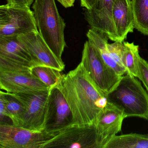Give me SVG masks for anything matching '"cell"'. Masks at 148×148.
Masks as SVG:
<instances>
[{
	"instance_id": "obj_1",
	"label": "cell",
	"mask_w": 148,
	"mask_h": 148,
	"mask_svg": "<svg viewBox=\"0 0 148 148\" xmlns=\"http://www.w3.org/2000/svg\"><path fill=\"white\" fill-rule=\"evenodd\" d=\"M56 86L71 108L73 125L95 124L99 113L108 103L107 95L93 83L81 63L74 70L63 74Z\"/></svg>"
},
{
	"instance_id": "obj_2",
	"label": "cell",
	"mask_w": 148,
	"mask_h": 148,
	"mask_svg": "<svg viewBox=\"0 0 148 148\" xmlns=\"http://www.w3.org/2000/svg\"><path fill=\"white\" fill-rule=\"evenodd\" d=\"M32 8L40 34L57 58L63 61L62 54L66 46L64 33L66 23L55 0H34Z\"/></svg>"
},
{
	"instance_id": "obj_3",
	"label": "cell",
	"mask_w": 148,
	"mask_h": 148,
	"mask_svg": "<svg viewBox=\"0 0 148 148\" xmlns=\"http://www.w3.org/2000/svg\"><path fill=\"white\" fill-rule=\"evenodd\" d=\"M136 77L126 73L107 95L108 102L122 110L125 118L148 120V94Z\"/></svg>"
},
{
	"instance_id": "obj_4",
	"label": "cell",
	"mask_w": 148,
	"mask_h": 148,
	"mask_svg": "<svg viewBox=\"0 0 148 148\" xmlns=\"http://www.w3.org/2000/svg\"><path fill=\"white\" fill-rule=\"evenodd\" d=\"M80 63L93 83L106 95L114 89L122 77L104 62L88 40L84 45Z\"/></svg>"
},
{
	"instance_id": "obj_5",
	"label": "cell",
	"mask_w": 148,
	"mask_h": 148,
	"mask_svg": "<svg viewBox=\"0 0 148 148\" xmlns=\"http://www.w3.org/2000/svg\"><path fill=\"white\" fill-rule=\"evenodd\" d=\"M38 31L30 8L8 4L0 6V37L18 36Z\"/></svg>"
},
{
	"instance_id": "obj_6",
	"label": "cell",
	"mask_w": 148,
	"mask_h": 148,
	"mask_svg": "<svg viewBox=\"0 0 148 148\" xmlns=\"http://www.w3.org/2000/svg\"><path fill=\"white\" fill-rule=\"evenodd\" d=\"M56 135L13 125L0 124V148H41Z\"/></svg>"
},
{
	"instance_id": "obj_7",
	"label": "cell",
	"mask_w": 148,
	"mask_h": 148,
	"mask_svg": "<svg viewBox=\"0 0 148 148\" xmlns=\"http://www.w3.org/2000/svg\"><path fill=\"white\" fill-rule=\"evenodd\" d=\"M51 90L32 93H13L25 107L19 126L33 130H44Z\"/></svg>"
},
{
	"instance_id": "obj_8",
	"label": "cell",
	"mask_w": 148,
	"mask_h": 148,
	"mask_svg": "<svg viewBox=\"0 0 148 148\" xmlns=\"http://www.w3.org/2000/svg\"><path fill=\"white\" fill-rule=\"evenodd\" d=\"M103 148L95 125H72L58 133L41 148Z\"/></svg>"
},
{
	"instance_id": "obj_9",
	"label": "cell",
	"mask_w": 148,
	"mask_h": 148,
	"mask_svg": "<svg viewBox=\"0 0 148 148\" xmlns=\"http://www.w3.org/2000/svg\"><path fill=\"white\" fill-rule=\"evenodd\" d=\"M0 88L12 93H34L51 89L32 73L31 67L26 66L12 70L0 69Z\"/></svg>"
},
{
	"instance_id": "obj_10",
	"label": "cell",
	"mask_w": 148,
	"mask_h": 148,
	"mask_svg": "<svg viewBox=\"0 0 148 148\" xmlns=\"http://www.w3.org/2000/svg\"><path fill=\"white\" fill-rule=\"evenodd\" d=\"M73 124L72 112L64 95L57 86L51 88L44 130L57 135Z\"/></svg>"
},
{
	"instance_id": "obj_11",
	"label": "cell",
	"mask_w": 148,
	"mask_h": 148,
	"mask_svg": "<svg viewBox=\"0 0 148 148\" xmlns=\"http://www.w3.org/2000/svg\"><path fill=\"white\" fill-rule=\"evenodd\" d=\"M18 37L32 55L34 62V66H46L60 72L64 71V63L57 58L38 31L25 34Z\"/></svg>"
},
{
	"instance_id": "obj_12",
	"label": "cell",
	"mask_w": 148,
	"mask_h": 148,
	"mask_svg": "<svg viewBox=\"0 0 148 148\" xmlns=\"http://www.w3.org/2000/svg\"><path fill=\"white\" fill-rule=\"evenodd\" d=\"M114 0H98L90 10L85 9V19L91 28L105 34L109 39L119 41L112 19V7Z\"/></svg>"
},
{
	"instance_id": "obj_13",
	"label": "cell",
	"mask_w": 148,
	"mask_h": 148,
	"mask_svg": "<svg viewBox=\"0 0 148 148\" xmlns=\"http://www.w3.org/2000/svg\"><path fill=\"white\" fill-rule=\"evenodd\" d=\"M125 118L122 110L108 102L95 124L102 148H105L110 139L121 131Z\"/></svg>"
},
{
	"instance_id": "obj_14",
	"label": "cell",
	"mask_w": 148,
	"mask_h": 148,
	"mask_svg": "<svg viewBox=\"0 0 148 148\" xmlns=\"http://www.w3.org/2000/svg\"><path fill=\"white\" fill-rule=\"evenodd\" d=\"M112 19L119 41L123 42L135 28L131 0H114Z\"/></svg>"
},
{
	"instance_id": "obj_15",
	"label": "cell",
	"mask_w": 148,
	"mask_h": 148,
	"mask_svg": "<svg viewBox=\"0 0 148 148\" xmlns=\"http://www.w3.org/2000/svg\"><path fill=\"white\" fill-rule=\"evenodd\" d=\"M0 58L31 68L34 66L32 55L18 36L0 37Z\"/></svg>"
},
{
	"instance_id": "obj_16",
	"label": "cell",
	"mask_w": 148,
	"mask_h": 148,
	"mask_svg": "<svg viewBox=\"0 0 148 148\" xmlns=\"http://www.w3.org/2000/svg\"><path fill=\"white\" fill-rule=\"evenodd\" d=\"M86 36L88 41L107 65L111 67L119 76L126 74L125 69L117 64L111 56L107 47L109 38L105 34L91 28L87 32Z\"/></svg>"
},
{
	"instance_id": "obj_17",
	"label": "cell",
	"mask_w": 148,
	"mask_h": 148,
	"mask_svg": "<svg viewBox=\"0 0 148 148\" xmlns=\"http://www.w3.org/2000/svg\"><path fill=\"white\" fill-rule=\"evenodd\" d=\"M105 148H148V134L116 135L108 142Z\"/></svg>"
},
{
	"instance_id": "obj_18",
	"label": "cell",
	"mask_w": 148,
	"mask_h": 148,
	"mask_svg": "<svg viewBox=\"0 0 148 148\" xmlns=\"http://www.w3.org/2000/svg\"><path fill=\"white\" fill-rule=\"evenodd\" d=\"M0 101L5 105L6 114L12 122L13 125L19 126L25 111V107L13 93L0 92Z\"/></svg>"
},
{
	"instance_id": "obj_19",
	"label": "cell",
	"mask_w": 148,
	"mask_h": 148,
	"mask_svg": "<svg viewBox=\"0 0 148 148\" xmlns=\"http://www.w3.org/2000/svg\"><path fill=\"white\" fill-rule=\"evenodd\" d=\"M135 29L148 36V0H131Z\"/></svg>"
},
{
	"instance_id": "obj_20",
	"label": "cell",
	"mask_w": 148,
	"mask_h": 148,
	"mask_svg": "<svg viewBox=\"0 0 148 148\" xmlns=\"http://www.w3.org/2000/svg\"><path fill=\"white\" fill-rule=\"evenodd\" d=\"M32 73L47 86L51 89L56 86L62 79L61 72L46 66H36L31 68Z\"/></svg>"
},
{
	"instance_id": "obj_21",
	"label": "cell",
	"mask_w": 148,
	"mask_h": 148,
	"mask_svg": "<svg viewBox=\"0 0 148 148\" xmlns=\"http://www.w3.org/2000/svg\"><path fill=\"white\" fill-rule=\"evenodd\" d=\"M125 45V50L123 56V64L126 71V73L137 77V76L138 58L140 55L138 46L134 43L124 41Z\"/></svg>"
},
{
	"instance_id": "obj_22",
	"label": "cell",
	"mask_w": 148,
	"mask_h": 148,
	"mask_svg": "<svg viewBox=\"0 0 148 148\" xmlns=\"http://www.w3.org/2000/svg\"><path fill=\"white\" fill-rule=\"evenodd\" d=\"M107 47L110 54L114 61L120 66L124 68L122 62L125 47L124 41H115L112 44L108 43Z\"/></svg>"
},
{
	"instance_id": "obj_23",
	"label": "cell",
	"mask_w": 148,
	"mask_h": 148,
	"mask_svg": "<svg viewBox=\"0 0 148 148\" xmlns=\"http://www.w3.org/2000/svg\"><path fill=\"white\" fill-rule=\"evenodd\" d=\"M137 65V77L143 82L148 92V62L139 56L138 58Z\"/></svg>"
},
{
	"instance_id": "obj_24",
	"label": "cell",
	"mask_w": 148,
	"mask_h": 148,
	"mask_svg": "<svg viewBox=\"0 0 148 148\" xmlns=\"http://www.w3.org/2000/svg\"><path fill=\"white\" fill-rule=\"evenodd\" d=\"M34 0H6L7 4L15 6L31 7Z\"/></svg>"
},
{
	"instance_id": "obj_25",
	"label": "cell",
	"mask_w": 148,
	"mask_h": 148,
	"mask_svg": "<svg viewBox=\"0 0 148 148\" xmlns=\"http://www.w3.org/2000/svg\"><path fill=\"white\" fill-rule=\"evenodd\" d=\"M75 1V0H58V1L65 8L73 6Z\"/></svg>"
},
{
	"instance_id": "obj_26",
	"label": "cell",
	"mask_w": 148,
	"mask_h": 148,
	"mask_svg": "<svg viewBox=\"0 0 148 148\" xmlns=\"http://www.w3.org/2000/svg\"><path fill=\"white\" fill-rule=\"evenodd\" d=\"M80 2V5L81 6L83 7V5H84V3L85 0H79Z\"/></svg>"
}]
</instances>
